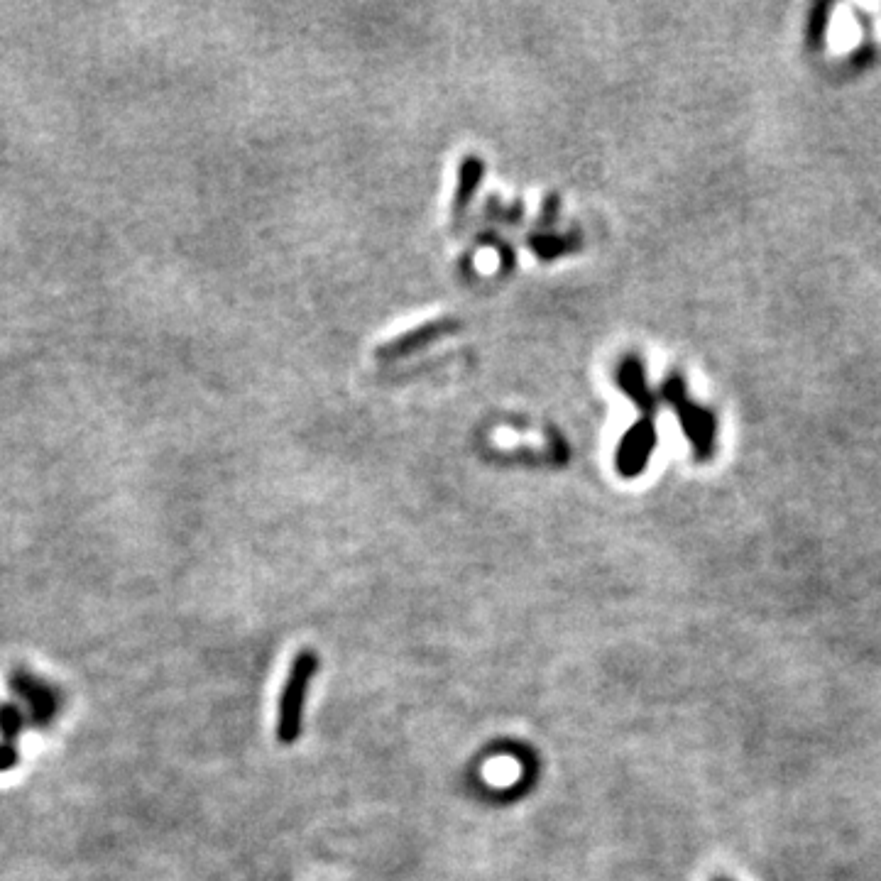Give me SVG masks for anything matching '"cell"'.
I'll return each instance as SVG.
<instances>
[{
  "label": "cell",
  "mask_w": 881,
  "mask_h": 881,
  "mask_svg": "<svg viewBox=\"0 0 881 881\" xmlns=\"http://www.w3.org/2000/svg\"><path fill=\"white\" fill-rule=\"evenodd\" d=\"M316 671H319V656L314 651L304 649L292 659L277 703L275 735L279 744H294L302 737L306 698H309V688L311 681L316 678Z\"/></svg>",
  "instance_id": "cell-1"
},
{
  "label": "cell",
  "mask_w": 881,
  "mask_h": 881,
  "mask_svg": "<svg viewBox=\"0 0 881 881\" xmlns=\"http://www.w3.org/2000/svg\"><path fill=\"white\" fill-rule=\"evenodd\" d=\"M661 392H664L666 402H671V407L676 409L678 419H681L683 424V431H686L693 448H696L698 461H708V458H713L715 419L710 417L705 409H700L698 404H693L691 399H688L686 387H683V380L678 375H671L669 380L664 382V387H661Z\"/></svg>",
  "instance_id": "cell-2"
},
{
  "label": "cell",
  "mask_w": 881,
  "mask_h": 881,
  "mask_svg": "<svg viewBox=\"0 0 881 881\" xmlns=\"http://www.w3.org/2000/svg\"><path fill=\"white\" fill-rule=\"evenodd\" d=\"M654 446H656L654 417L639 419L637 424L622 436L620 446H617L615 463L622 478H637V475L647 468Z\"/></svg>",
  "instance_id": "cell-3"
},
{
  "label": "cell",
  "mask_w": 881,
  "mask_h": 881,
  "mask_svg": "<svg viewBox=\"0 0 881 881\" xmlns=\"http://www.w3.org/2000/svg\"><path fill=\"white\" fill-rule=\"evenodd\" d=\"M10 686H13L15 696L27 705V710H30L32 715V722H35L37 727L40 725L45 727L47 722H52L54 715H57V696H54V691L47 686V683L37 681L35 676H30V673L18 671L13 673V678H10Z\"/></svg>",
  "instance_id": "cell-4"
},
{
  "label": "cell",
  "mask_w": 881,
  "mask_h": 881,
  "mask_svg": "<svg viewBox=\"0 0 881 881\" xmlns=\"http://www.w3.org/2000/svg\"><path fill=\"white\" fill-rule=\"evenodd\" d=\"M456 328H458V321H453V319L431 321V324H424V326L414 328V331L404 333V336L395 338V341H390V343H385V346H380V348H377V355H380V358H385V360L404 358V355L414 353V350H419V348H424V346H431V343H436V341H441V338L451 336V333L456 331Z\"/></svg>",
  "instance_id": "cell-5"
},
{
  "label": "cell",
  "mask_w": 881,
  "mask_h": 881,
  "mask_svg": "<svg viewBox=\"0 0 881 881\" xmlns=\"http://www.w3.org/2000/svg\"><path fill=\"white\" fill-rule=\"evenodd\" d=\"M617 380H620V387L625 390V395L642 409L644 417H654V409H656L654 397H651L647 387V377H644V368L637 358H627L625 363L620 365Z\"/></svg>",
  "instance_id": "cell-6"
},
{
  "label": "cell",
  "mask_w": 881,
  "mask_h": 881,
  "mask_svg": "<svg viewBox=\"0 0 881 881\" xmlns=\"http://www.w3.org/2000/svg\"><path fill=\"white\" fill-rule=\"evenodd\" d=\"M483 174H485V164L480 162L478 157L473 155L465 157L461 164V174H458L456 199H453V213H456V218H461L463 211L470 206L475 191H478L480 182H483Z\"/></svg>",
  "instance_id": "cell-7"
},
{
  "label": "cell",
  "mask_w": 881,
  "mask_h": 881,
  "mask_svg": "<svg viewBox=\"0 0 881 881\" xmlns=\"http://www.w3.org/2000/svg\"><path fill=\"white\" fill-rule=\"evenodd\" d=\"M529 245H532L534 253L539 255V260H556V257H561L563 253H571V250L578 245V238L541 233V235H534V238L529 240Z\"/></svg>",
  "instance_id": "cell-8"
},
{
  "label": "cell",
  "mask_w": 881,
  "mask_h": 881,
  "mask_svg": "<svg viewBox=\"0 0 881 881\" xmlns=\"http://www.w3.org/2000/svg\"><path fill=\"white\" fill-rule=\"evenodd\" d=\"M20 732H23V713H20L18 705H0V735H3L0 742L15 747V740L20 737Z\"/></svg>",
  "instance_id": "cell-9"
},
{
  "label": "cell",
  "mask_w": 881,
  "mask_h": 881,
  "mask_svg": "<svg viewBox=\"0 0 881 881\" xmlns=\"http://www.w3.org/2000/svg\"><path fill=\"white\" fill-rule=\"evenodd\" d=\"M485 211L490 213L492 218H497V221H502V223H519V221H522V206H519V204H514L512 209H507V206H502L497 199H490V201H487Z\"/></svg>",
  "instance_id": "cell-10"
},
{
  "label": "cell",
  "mask_w": 881,
  "mask_h": 881,
  "mask_svg": "<svg viewBox=\"0 0 881 881\" xmlns=\"http://www.w3.org/2000/svg\"><path fill=\"white\" fill-rule=\"evenodd\" d=\"M15 762H18V749L10 747V744L0 742V771L13 769Z\"/></svg>",
  "instance_id": "cell-11"
},
{
  "label": "cell",
  "mask_w": 881,
  "mask_h": 881,
  "mask_svg": "<svg viewBox=\"0 0 881 881\" xmlns=\"http://www.w3.org/2000/svg\"><path fill=\"white\" fill-rule=\"evenodd\" d=\"M556 209H558V199L554 194L546 199L544 211H541V223H554L556 221Z\"/></svg>",
  "instance_id": "cell-12"
},
{
  "label": "cell",
  "mask_w": 881,
  "mask_h": 881,
  "mask_svg": "<svg viewBox=\"0 0 881 881\" xmlns=\"http://www.w3.org/2000/svg\"><path fill=\"white\" fill-rule=\"evenodd\" d=\"M713 881H732V879H727V877H715Z\"/></svg>",
  "instance_id": "cell-13"
}]
</instances>
